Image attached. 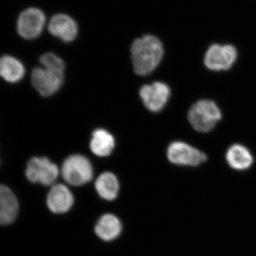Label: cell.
<instances>
[{"instance_id": "cell-9", "label": "cell", "mask_w": 256, "mask_h": 256, "mask_svg": "<svg viewBox=\"0 0 256 256\" xmlns=\"http://www.w3.org/2000/svg\"><path fill=\"white\" fill-rule=\"evenodd\" d=\"M171 90L169 86L162 82H154L143 86L140 90V96L148 110L159 112L168 104Z\"/></svg>"}, {"instance_id": "cell-8", "label": "cell", "mask_w": 256, "mask_h": 256, "mask_svg": "<svg viewBox=\"0 0 256 256\" xmlns=\"http://www.w3.org/2000/svg\"><path fill=\"white\" fill-rule=\"evenodd\" d=\"M31 82L38 94L44 97L54 95L62 87L64 72L44 67H36L32 70Z\"/></svg>"}, {"instance_id": "cell-5", "label": "cell", "mask_w": 256, "mask_h": 256, "mask_svg": "<svg viewBox=\"0 0 256 256\" xmlns=\"http://www.w3.org/2000/svg\"><path fill=\"white\" fill-rule=\"evenodd\" d=\"M46 24V16L42 10L28 8L23 10L16 21V31L22 38L32 40L40 36Z\"/></svg>"}, {"instance_id": "cell-2", "label": "cell", "mask_w": 256, "mask_h": 256, "mask_svg": "<svg viewBox=\"0 0 256 256\" xmlns=\"http://www.w3.org/2000/svg\"><path fill=\"white\" fill-rule=\"evenodd\" d=\"M222 118V111L214 101L203 99L195 102L188 112V120L195 130L208 132Z\"/></svg>"}, {"instance_id": "cell-15", "label": "cell", "mask_w": 256, "mask_h": 256, "mask_svg": "<svg viewBox=\"0 0 256 256\" xmlns=\"http://www.w3.org/2000/svg\"><path fill=\"white\" fill-rule=\"evenodd\" d=\"M122 224L116 216L106 214L98 220L95 233L98 238L105 242H111L118 238L122 232Z\"/></svg>"}, {"instance_id": "cell-4", "label": "cell", "mask_w": 256, "mask_h": 256, "mask_svg": "<svg viewBox=\"0 0 256 256\" xmlns=\"http://www.w3.org/2000/svg\"><path fill=\"white\" fill-rule=\"evenodd\" d=\"M25 174L32 183L50 186L58 178L60 170L55 163L46 156H34L28 160Z\"/></svg>"}, {"instance_id": "cell-17", "label": "cell", "mask_w": 256, "mask_h": 256, "mask_svg": "<svg viewBox=\"0 0 256 256\" xmlns=\"http://www.w3.org/2000/svg\"><path fill=\"white\" fill-rule=\"evenodd\" d=\"M114 138L108 131L97 129L92 132L90 146L96 156L102 158L110 156L114 151Z\"/></svg>"}, {"instance_id": "cell-14", "label": "cell", "mask_w": 256, "mask_h": 256, "mask_svg": "<svg viewBox=\"0 0 256 256\" xmlns=\"http://www.w3.org/2000/svg\"><path fill=\"white\" fill-rule=\"evenodd\" d=\"M26 74V69L21 60L11 55L0 57V78L9 84L21 82Z\"/></svg>"}, {"instance_id": "cell-3", "label": "cell", "mask_w": 256, "mask_h": 256, "mask_svg": "<svg viewBox=\"0 0 256 256\" xmlns=\"http://www.w3.org/2000/svg\"><path fill=\"white\" fill-rule=\"evenodd\" d=\"M62 174L72 186H82L92 180L94 169L90 160L82 154H73L64 160Z\"/></svg>"}, {"instance_id": "cell-12", "label": "cell", "mask_w": 256, "mask_h": 256, "mask_svg": "<svg viewBox=\"0 0 256 256\" xmlns=\"http://www.w3.org/2000/svg\"><path fill=\"white\" fill-rule=\"evenodd\" d=\"M18 210V200L14 194L6 185L0 184V225L13 223Z\"/></svg>"}, {"instance_id": "cell-13", "label": "cell", "mask_w": 256, "mask_h": 256, "mask_svg": "<svg viewBox=\"0 0 256 256\" xmlns=\"http://www.w3.org/2000/svg\"><path fill=\"white\" fill-rule=\"evenodd\" d=\"M226 160L232 170L240 172L250 169L254 162V156L250 151L240 144H233L227 150Z\"/></svg>"}, {"instance_id": "cell-1", "label": "cell", "mask_w": 256, "mask_h": 256, "mask_svg": "<svg viewBox=\"0 0 256 256\" xmlns=\"http://www.w3.org/2000/svg\"><path fill=\"white\" fill-rule=\"evenodd\" d=\"M161 41L152 35L137 38L131 46L133 69L140 76H146L156 70L164 56Z\"/></svg>"}, {"instance_id": "cell-11", "label": "cell", "mask_w": 256, "mask_h": 256, "mask_svg": "<svg viewBox=\"0 0 256 256\" xmlns=\"http://www.w3.org/2000/svg\"><path fill=\"white\" fill-rule=\"evenodd\" d=\"M50 34L65 42H73L78 33L77 23L73 18L65 14L52 16L48 25Z\"/></svg>"}, {"instance_id": "cell-18", "label": "cell", "mask_w": 256, "mask_h": 256, "mask_svg": "<svg viewBox=\"0 0 256 256\" xmlns=\"http://www.w3.org/2000/svg\"><path fill=\"white\" fill-rule=\"evenodd\" d=\"M40 63L42 67L52 69V70H58L64 72L65 69V64L64 60L58 56L53 53H46L40 57Z\"/></svg>"}, {"instance_id": "cell-16", "label": "cell", "mask_w": 256, "mask_h": 256, "mask_svg": "<svg viewBox=\"0 0 256 256\" xmlns=\"http://www.w3.org/2000/svg\"><path fill=\"white\" fill-rule=\"evenodd\" d=\"M95 188L98 194L107 201L117 198L120 190L118 180L116 175L109 172L102 173L96 180Z\"/></svg>"}, {"instance_id": "cell-6", "label": "cell", "mask_w": 256, "mask_h": 256, "mask_svg": "<svg viewBox=\"0 0 256 256\" xmlns=\"http://www.w3.org/2000/svg\"><path fill=\"white\" fill-rule=\"evenodd\" d=\"M166 156L170 162L178 166H200L206 162L207 156L203 152L184 142H172L166 150Z\"/></svg>"}, {"instance_id": "cell-7", "label": "cell", "mask_w": 256, "mask_h": 256, "mask_svg": "<svg viewBox=\"0 0 256 256\" xmlns=\"http://www.w3.org/2000/svg\"><path fill=\"white\" fill-rule=\"evenodd\" d=\"M238 52L235 46L230 44L212 45L206 50L204 65L214 72L227 70L236 62Z\"/></svg>"}, {"instance_id": "cell-10", "label": "cell", "mask_w": 256, "mask_h": 256, "mask_svg": "<svg viewBox=\"0 0 256 256\" xmlns=\"http://www.w3.org/2000/svg\"><path fill=\"white\" fill-rule=\"evenodd\" d=\"M47 206L50 212L56 214L66 213L72 208L74 196L72 192L65 185L55 184L47 195Z\"/></svg>"}]
</instances>
